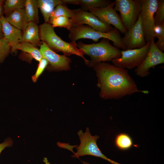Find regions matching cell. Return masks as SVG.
<instances>
[{"mask_svg": "<svg viewBox=\"0 0 164 164\" xmlns=\"http://www.w3.org/2000/svg\"><path fill=\"white\" fill-rule=\"evenodd\" d=\"M97 77V86L103 99H120L136 92L147 94V90H139L135 81L126 69L105 62L93 67Z\"/></svg>", "mask_w": 164, "mask_h": 164, "instance_id": "1", "label": "cell"}, {"mask_svg": "<svg viewBox=\"0 0 164 164\" xmlns=\"http://www.w3.org/2000/svg\"><path fill=\"white\" fill-rule=\"evenodd\" d=\"M39 27V38L42 43L55 52H61L65 56L75 55L81 57L88 65L90 61L84 57V52L78 48L76 42H67L62 39L55 33L54 28L49 22H44Z\"/></svg>", "mask_w": 164, "mask_h": 164, "instance_id": "2", "label": "cell"}, {"mask_svg": "<svg viewBox=\"0 0 164 164\" xmlns=\"http://www.w3.org/2000/svg\"><path fill=\"white\" fill-rule=\"evenodd\" d=\"M77 45L85 54L90 56L91 60L88 65L90 67H93L100 62L111 61L121 56V50L111 45L106 39L97 43L86 44L80 42Z\"/></svg>", "mask_w": 164, "mask_h": 164, "instance_id": "3", "label": "cell"}, {"mask_svg": "<svg viewBox=\"0 0 164 164\" xmlns=\"http://www.w3.org/2000/svg\"><path fill=\"white\" fill-rule=\"evenodd\" d=\"M68 37L71 41L75 42L81 39H91L97 42L101 38L112 41L114 46L122 50H126L123 43L120 32L116 28L106 32H99L86 25L73 26L70 30Z\"/></svg>", "mask_w": 164, "mask_h": 164, "instance_id": "4", "label": "cell"}, {"mask_svg": "<svg viewBox=\"0 0 164 164\" xmlns=\"http://www.w3.org/2000/svg\"><path fill=\"white\" fill-rule=\"evenodd\" d=\"M77 134L80 143L79 145L76 147L77 152L72 156L73 157L77 158L85 155H90L101 158L112 164H121L108 158L102 153L97 144L99 136L92 135L89 128H86L85 133L80 130L78 132Z\"/></svg>", "mask_w": 164, "mask_h": 164, "instance_id": "5", "label": "cell"}, {"mask_svg": "<svg viewBox=\"0 0 164 164\" xmlns=\"http://www.w3.org/2000/svg\"><path fill=\"white\" fill-rule=\"evenodd\" d=\"M114 8L120 13L122 23L128 31L136 22L140 14L141 0H115Z\"/></svg>", "mask_w": 164, "mask_h": 164, "instance_id": "6", "label": "cell"}, {"mask_svg": "<svg viewBox=\"0 0 164 164\" xmlns=\"http://www.w3.org/2000/svg\"><path fill=\"white\" fill-rule=\"evenodd\" d=\"M150 42L142 48L121 50V56L111 61L114 65L120 67L132 69L139 66L143 62L149 51Z\"/></svg>", "mask_w": 164, "mask_h": 164, "instance_id": "7", "label": "cell"}, {"mask_svg": "<svg viewBox=\"0 0 164 164\" xmlns=\"http://www.w3.org/2000/svg\"><path fill=\"white\" fill-rule=\"evenodd\" d=\"M140 14L145 41L150 42L154 37L155 26L154 15L156 10L158 0H141Z\"/></svg>", "mask_w": 164, "mask_h": 164, "instance_id": "8", "label": "cell"}, {"mask_svg": "<svg viewBox=\"0 0 164 164\" xmlns=\"http://www.w3.org/2000/svg\"><path fill=\"white\" fill-rule=\"evenodd\" d=\"M164 63V53L156 46L154 39L150 41L149 51L142 63L135 70V74L140 77L148 76L150 69L156 65Z\"/></svg>", "mask_w": 164, "mask_h": 164, "instance_id": "9", "label": "cell"}, {"mask_svg": "<svg viewBox=\"0 0 164 164\" xmlns=\"http://www.w3.org/2000/svg\"><path fill=\"white\" fill-rule=\"evenodd\" d=\"M114 1L112 2L105 7L91 9L89 11L103 23L113 26L121 33L124 34L127 30L122 23L120 15L114 9Z\"/></svg>", "mask_w": 164, "mask_h": 164, "instance_id": "10", "label": "cell"}, {"mask_svg": "<svg viewBox=\"0 0 164 164\" xmlns=\"http://www.w3.org/2000/svg\"><path fill=\"white\" fill-rule=\"evenodd\" d=\"M74 16L71 19L73 26L86 25L96 31L103 32H108L113 29L111 26L103 23L90 12L81 9H74Z\"/></svg>", "mask_w": 164, "mask_h": 164, "instance_id": "11", "label": "cell"}, {"mask_svg": "<svg viewBox=\"0 0 164 164\" xmlns=\"http://www.w3.org/2000/svg\"><path fill=\"white\" fill-rule=\"evenodd\" d=\"M121 39L126 50L140 48L146 44L140 14L136 23L124 34Z\"/></svg>", "mask_w": 164, "mask_h": 164, "instance_id": "12", "label": "cell"}, {"mask_svg": "<svg viewBox=\"0 0 164 164\" xmlns=\"http://www.w3.org/2000/svg\"><path fill=\"white\" fill-rule=\"evenodd\" d=\"M39 50L43 57L47 61L50 68L59 70L70 69V58L57 54L43 43L40 46Z\"/></svg>", "mask_w": 164, "mask_h": 164, "instance_id": "13", "label": "cell"}, {"mask_svg": "<svg viewBox=\"0 0 164 164\" xmlns=\"http://www.w3.org/2000/svg\"><path fill=\"white\" fill-rule=\"evenodd\" d=\"M5 17L9 23L21 31L25 29L29 22L24 8L16 9Z\"/></svg>", "mask_w": 164, "mask_h": 164, "instance_id": "14", "label": "cell"}, {"mask_svg": "<svg viewBox=\"0 0 164 164\" xmlns=\"http://www.w3.org/2000/svg\"><path fill=\"white\" fill-rule=\"evenodd\" d=\"M9 45L12 52L17 50L22 51L26 54V58L30 61L32 58L39 62L43 58L39 49L36 46L29 43H10Z\"/></svg>", "mask_w": 164, "mask_h": 164, "instance_id": "15", "label": "cell"}, {"mask_svg": "<svg viewBox=\"0 0 164 164\" xmlns=\"http://www.w3.org/2000/svg\"><path fill=\"white\" fill-rule=\"evenodd\" d=\"M39 34V27L37 24L29 22L23 31L22 37L19 43L27 42L36 46H40L42 43L40 40Z\"/></svg>", "mask_w": 164, "mask_h": 164, "instance_id": "16", "label": "cell"}, {"mask_svg": "<svg viewBox=\"0 0 164 164\" xmlns=\"http://www.w3.org/2000/svg\"><path fill=\"white\" fill-rule=\"evenodd\" d=\"M2 22L4 38L9 43H19L22 35V31L9 23L3 15L0 17Z\"/></svg>", "mask_w": 164, "mask_h": 164, "instance_id": "17", "label": "cell"}, {"mask_svg": "<svg viewBox=\"0 0 164 164\" xmlns=\"http://www.w3.org/2000/svg\"><path fill=\"white\" fill-rule=\"evenodd\" d=\"M37 2L45 22H49L51 14L56 6L60 4H64L63 0H38Z\"/></svg>", "mask_w": 164, "mask_h": 164, "instance_id": "18", "label": "cell"}, {"mask_svg": "<svg viewBox=\"0 0 164 164\" xmlns=\"http://www.w3.org/2000/svg\"><path fill=\"white\" fill-rule=\"evenodd\" d=\"M110 0H75V5H80L81 9L87 11L93 9L105 7L111 3Z\"/></svg>", "mask_w": 164, "mask_h": 164, "instance_id": "19", "label": "cell"}, {"mask_svg": "<svg viewBox=\"0 0 164 164\" xmlns=\"http://www.w3.org/2000/svg\"><path fill=\"white\" fill-rule=\"evenodd\" d=\"M24 8L29 21L38 23L39 17L37 0H26Z\"/></svg>", "mask_w": 164, "mask_h": 164, "instance_id": "20", "label": "cell"}, {"mask_svg": "<svg viewBox=\"0 0 164 164\" xmlns=\"http://www.w3.org/2000/svg\"><path fill=\"white\" fill-rule=\"evenodd\" d=\"M114 142L116 147L122 150H128L133 145L132 138L128 134L124 133H119L116 136Z\"/></svg>", "mask_w": 164, "mask_h": 164, "instance_id": "21", "label": "cell"}, {"mask_svg": "<svg viewBox=\"0 0 164 164\" xmlns=\"http://www.w3.org/2000/svg\"><path fill=\"white\" fill-rule=\"evenodd\" d=\"M62 16L72 19L74 16V10L69 9L66 5L60 4L58 5L51 14L49 23L55 18Z\"/></svg>", "mask_w": 164, "mask_h": 164, "instance_id": "22", "label": "cell"}, {"mask_svg": "<svg viewBox=\"0 0 164 164\" xmlns=\"http://www.w3.org/2000/svg\"><path fill=\"white\" fill-rule=\"evenodd\" d=\"M153 34L154 38L158 39L155 43L157 47L161 51L164 50V23L161 24L155 25Z\"/></svg>", "mask_w": 164, "mask_h": 164, "instance_id": "23", "label": "cell"}, {"mask_svg": "<svg viewBox=\"0 0 164 164\" xmlns=\"http://www.w3.org/2000/svg\"><path fill=\"white\" fill-rule=\"evenodd\" d=\"M25 0H6L4 4V11L6 15L13 11L24 8Z\"/></svg>", "mask_w": 164, "mask_h": 164, "instance_id": "24", "label": "cell"}, {"mask_svg": "<svg viewBox=\"0 0 164 164\" xmlns=\"http://www.w3.org/2000/svg\"><path fill=\"white\" fill-rule=\"evenodd\" d=\"M50 23L53 28L57 27H63L69 31L73 26L72 19L65 16L56 17Z\"/></svg>", "mask_w": 164, "mask_h": 164, "instance_id": "25", "label": "cell"}, {"mask_svg": "<svg viewBox=\"0 0 164 164\" xmlns=\"http://www.w3.org/2000/svg\"><path fill=\"white\" fill-rule=\"evenodd\" d=\"M155 24L164 23V0H158L157 7L154 15Z\"/></svg>", "mask_w": 164, "mask_h": 164, "instance_id": "26", "label": "cell"}, {"mask_svg": "<svg viewBox=\"0 0 164 164\" xmlns=\"http://www.w3.org/2000/svg\"><path fill=\"white\" fill-rule=\"evenodd\" d=\"M11 46L4 38L0 39V63L2 62L8 55Z\"/></svg>", "mask_w": 164, "mask_h": 164, "instance_id": "27", "label": "cell"}, {"mask_svg": "<svg viewBox=\"0 0 164 164\" xmlns=\"http://www.w3.org/2000/svg\"><path fill=\"white\" fill-rule=\"evenodd\" d=\"M48 62L47 60L43 58L39 62L38 67L35 73L32 77L33 82H36L38 79L39 76L43 72L45 68L48 65Z\"/></svg>", "mask_w": 164, "mask_h": 164, "instance_id": "28", "label": "cell"}, {"mask_svg": "<svg viewBox=\"0 0 164 164\" xmlns=\"http://www.w3.org/2000/svg\"><path fill=\"white\" fill-rule=\"evenodd\" d=\"M13 143V141L11 138L5 139L3 142L0 144V154L5 148L12 146Z\"/></svg>", "mask_w": 164, "mask_h": 164, "instance_id": "29", "label": "cell"}, {"mask_svg": "<svg viewBox=\"0 0 164 164\" xmlns=\"http://www.w3.org/2000/svg\"><path fill=\"white\" fill-rule=\"evenodd\" d=\"M4 1L0 0V17L3 15V14L4 13Z\"/></svg>", "mask_w": 164, "mask_h": 164, "instance_id": "30", "label": "cell"}, {"mask_svg": "<svg viewBox=\"0 0 164 164\" xmlns=\"http://www.w3.org/2000/svg\"><path fill=\"white\" fill-rule=\"evenodd\" d=\"M4 37L3 31L2 26V22L0 20V39Z\"/></svg>", "mask_w": 164, "mask_h": 164, "instance_id": "31", "label": "cell"}, {"mask_svg": "<svg viewBox=\"0 0 164 164\" xmlns=\"http://www.w3.org/2000/svg\"><path fill=\"white\" fill-rule=\"evenodd\" d=\"M43 161L45 164H50V163L48 161L46 158L44 157Z\"/></svg>", "mask_w": 164, "mask_h": 164, "instance_id": "32", "label": "cell"}, {"mask_svg": "<svg viewBox=\"0 0 164 164\" xmlns=\"http://www.w3.org/2000/svg\"><path fill=\"white\" fill-rule=\"evenodd\" d=\"M82 162L83 164H90V163L84 161H82Z\"/></svg>", "mask_w": 164, "mask_h": 164, "instance_id": "33", "label": "cell"}]
</instances>
